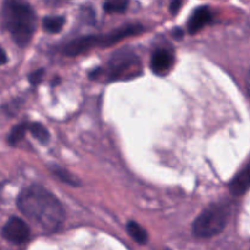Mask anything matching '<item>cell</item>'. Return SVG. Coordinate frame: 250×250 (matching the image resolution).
<instances>
[{"mask_svg": "<svg viewBox=\"0 0 250 250\" xmlns=\"http://www.w3.org/2000/svg\"><path fill=\"white\" fill-rule=\"evenodd\" d=\"M1 234L6 241L15 244H21L28 241L31 231L28 225L20 217H11L2 227Z\"/></svg>", "mask_w": 250, "mask_h": 250, "instance_id": "cell-5", "label": "cell"}, {"mask_svg": "<svg viewBox=\"0 0 250 250\" xmlns=\"http://www.w3.org/2000/svg\"><path fill=\"white\" fill-rule=\"evenodd\" d=\"M229 217V208L224 203L209 205L194 221L193 231L200 238H210L221 233Z\"/></svg>", "mask_w": 250, "mask_h": 250, "instance_id": "cell-3", "label": "cell"}, {"mask_svg": "<svg viewBox=\"0 0 250 250\" xmlns=\"http://www.w3.org/2000/svg\"><path fill=\"white\" fill-rule=\"evenodd\" d=\"M43 75H44V70H43V68H41V70L34 71V72H32L31 75H29V82H31L33 85H37L39 82H41V80H42V77H43Z\"/></svg>", "mask_w": 250, "mask_h": 250, "instance_id": "cell-17", "label": "cell"}, {"mask_svg": "<svg viewBox=\"0 0 250 250\" xmlns=\"http://www.w3.org/2000/svg\"><path fill=\"white\" fill-rule=\"evenodd\" d=\"M65 24L63 16H48L43 20V27L48 33H59Z\"/></svg>", "mask_w": 250, "mask_h": 250, "instance_id": "cell-12", "label": "cell"}, {"mask_svg": "<svg viewBox=\"0 0 250 250\" xmlns=\"http://www.w3.org/2000/svg\"><path fill=\"white\" fill-rule=\"evenodd\" d=\"M27 128H28V124H21L15 126L11 129V132H10L9 138H7V142H9L10 146H16V144H19L23 139Z\"/></svg>", "mask_w": 250, "mask_h": 250, "instance_id": "cell-15", "label": "cell"}, {"mask_svg": "<svg viewBox=\"0 0 250 250\" xmlns=\"http://www.w3.org/2000/svg\"><path fill=\"white\" fill-rule=\"evenodd\" d=\"M2 23L12 41L24 48L31 43L37 27L33 9L23 0H5L1 9Z\"/></svg>", "mask_w": 250, "mask_h": 250, "instance_id": "cell-2", "label": "cell"}, {"mask_svg": "<svg viewBox=\"0 0 250 250\" xmlns=\"http://www.w3.org/2000/svg\"><path fill=\"white\" fill-rule=\"evenodd\" d=\"M212 20V14L209 7L202 6L198 7L190 16L188 21V32L190 34H195L202 31L208 23H210Z\"/></svg>", "mask_w": 250, "mask_h": 250, "instance_id": "cell-9", "label": "cell"}, {"mask_svg": "<svg viewBox=\"0 0 250 250\" xmlns=\"http://www.w3.org/2000/svg\"><path fill=\"white\" fill-rule=\"evenodd\" d=\"M95 46H98V36H84L73 39L66 44L63 53L68 56H77L80 54L87 53Z\"/></svg>", "mask_w": 250, "mask_h": 250, "instance_id": "cell-8", "label": "cell"}, {"mask_svg": "<svg viewBox=\"0 0 250 250\" xmlns=\"http://www.w3.org/2000/svg\"><path fill=\"white\" fill-rule=\"evenodd\" d=\"M54 175L58 176L61 181H63L65 183H68V185H77V180H76L73 176H71L67 171H65L63 168H59L55 167L53 170Z\"/></svg>", "mask_w": 250, "mask_h": 250, "instance_id": "cell-16", "label": "cell"}, {"mask_svg": "<svg viewBox=\"0 0 250 250\" xmlns=\"http://www.w3.org/2000/svg\"><path fill=\"white\" fill-rule=\"evenodd\" d=\"M250 186V167L249 165L244 166L243 170L238 172V175L229 183V190L233 195L239 197L243 195L249 189Z\"/></svg>", "mask_w": 250, "mask_h": 250, "instance_id": "cell-10", "label": "cell"}, {"mask_svg": "<svg viewBox=\"0 0 250 250\" xmlns=\"http://www.w3.org/2000/svg\"><path fill=\"white\" fill-rule=\"evenodd\" d=\"M181 5H182V0H172V1H171L170 11L172 12V14H176V12L180 10Z\"/></svg>", "mask_w": 250, "mask_h": 250, "instance_id": "cell-18", "label": "cell"}, {"mask_svg": "<svg viewBox=\"0 0 250 250\" xmlns=\"http://www.w3.org/2000/svg\"><path fill=\"white\" fill-rule=\"evenodd\" d=\"M127 231L128 234L139 244H146L148 242V233H146V229L141 226V225L137 224L136 221H129L127 225Z\"/></svg>", "mask_w": 250, "mask_h": 250, "instance_id": "cell-11", "label": "cell"}, {"mask_svg": "<svg viewBox=\"0 0 250 250\" xmlns=\"http://www.w3.org/2000/svg\"><path fill=\"white\" fill-rule=\"evenodd\" d=\"M20 211L45 232H55L62 226L65 211L61 203L44 187L29 186L17 198Z\"/></svg>", "mask_w": 250, "mask_h": 250, "instance_id": "cell-1", "label": "cell"}, {"mask_svg": "<svg viewBox=\"0 0 250 250\" xmlns=\"http://www.w3.org/2000/svg\"><path fill=\"white\" fill-rule=\"evenodd\" d=\"M7 62V56H6V53H5L4 50H2V48L0 46V66L4 65V63Z\"/></svg>", "mask_w": 250, "mask_h": 250, "instance_id": "cell-19", "label": "cell"}, {"mask_svg": "<svg viewBox=\"0 0 250 250\" xmlns=\"http://www.w3.org/2000/svg\"><path fill=\"white\" fill-rule=\"evenodd\" d=\"M173 63H175V56L167 49H158L151 55L150 67L158 76L167 75Z\"/></svg>", "mask_w": 250, "mask_h": 250, "instance_id": "cell-7", "label": "cell"}, {"mask_svg": "<svg viewBox=\"0 0 250 250\" xmlns=\"http://www.w3.org/2000/svg\"><path fill=\"white\" fill-rule=\"evenodd\" d=\"M129 0H105L104 9L110 14H121L127 10Z\"/></svg>", "mask_w": 250, "mask_h": 250, "instance_id": "cell-14", "label": "cell"}, {"mask_svg": "<svg viewBox=\"0 0 250 250\" xmlns=\"http://www.w3.org/2000/svg\"><path fill=\"white\" fill-rule=\"evenodd\" d=\"M143 31V27L141 24H126L120 28L115 29V31L110 32V33L104 34V36H98V46L102 48H107L114 44L119 43L124 38L129 36H134Z\"/></svg>", "mask_w": 250, "mask_h": 250, "instance_id": "cell-6", "label": "cell"}, {"mask_svg": "<svg viewBox=\"0 0 250 250\" xmlns=\"http://www.w3.org/2000/svg\"><path fill=\"white\" fill-rule=\"evenodd\" d=\"M102 72L107 76L109 81L129 80L141 75V61L132 49H120L112 54L106 71L102 70Z\"/></svg>", "mask_w": 250, "mask_h": 250, "instance_id": "cell-4", "label": "cell"}, {"mask_svg": "<svg viewBox=\"0 0 250 250\" xmlns=\"http://www.w3.org/2000/svg\"><path fill=\"white\" fill-rule=\"evenodd\" d=\"M28 129L32 133V136L36 139H38L42 144H46L50 139V134H49L48 129L43 126L39 122H32V124L28 125Z\"/></svg>", "mask_w": 250, "mask_h": 250, "instance_id": "cell-13", "label": "cell"}]
</instances>
